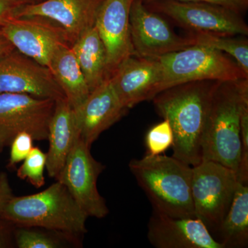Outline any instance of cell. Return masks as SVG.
<instances>
[{
  "label": "cell",
  "instance_id": "cell-1",
  "mask_svg": "<svg viewBox=\"0 0 248 248\" xmlns=\"http://www.w3.org/2000/svg\"><path fill=\"white\" fill-rule=\"evenodd\" d=\"M218 81L204 80L177 85L152 99L156 112L172 126V156L191 166L202 160V137Z\"/></svg>",
  "mask_w": 248,
  "mask_h": 248
},
{
  "label": "cell",
  "instance_id": "cell-2",
  "mask_svg": "<svg viewBox=\"0 0 248 248\" xmlns=\"http://www.w3.org/2000/svg\"><path fill=\"white\" fill-rule=\"evenodd\" d=\"M246 100L248 79L218 81L202 137V161L219 163L237 174L242 155L240 117Z\"/></svg>",
  "mask_w": 248,
  "mask_h": 248
},
{
  "label": "cell",
  "instance_id": "cell-3",
  "mask_svg": "<svg viewBox=\"0 0 248 248\" xmlns=\"http://www.w3.org/2000/svg\"><path fill=\"white\" fill-rule=\"evenodd\" d=\"M88 215L57 181L38 193L13 197L0 218L15 226L40 228L73 239L87 232Z\"/></svg>",
  "mask_w": 248,
  "mask_h": 248
},
{
  "label": "cell",
  "instance_id": "cell-4",
  "mask_svg": "<svg viewBox=\"0 0 248 248\" xmlns=\"http://www.w3.org/2000/svg\"><path fill=\"white\" fill-rule=\"evenodd\" d=\"M129 169L153 210L172 217H196L190 165L174 156L148 154L130 161Z\"/></svg>",
  "mask_w": 248,
  "mask_h": 248
},
{
  "label": "cell",
  "instance_id": "cell-5",
  "mask_svg": "<svg viewBox=\"0 0 248 248\" xmlns=\"http://www.w3.org/2000/svg\"><path fill=\"white\" fill-rule=\"evenodd\" d=\"M157 59L163 68L161 92L192 81L248 79V75L234 60L226 54L205 46H191Z\"/></svg>",
  "mask_w": 248,
  "mask_h": 248
},
{
  "label": "cell",
  "instance_id": "cell-6",
  "mask_svg": "<svg viewBox=\"0 0 248 248\" xmlns=\"http://www.w3.org/2000/svg\"><path fill=\"white\" fill-rule=\"evenodd\" d=\"M192 167V197L196 217L218 230L234 197L237 174L219 163L203 160Z\"/></svg>",
  "mask_w": 248,
  "mask_h": 248
},
{
  "label": "cell",
  "instance_id": "cell-7",
  "mask_svg": "<svg viewBox=\"0 0 248 248\" xmlns=\"http://www.w3.org/2000/svg\"><path fill=\"white\" fill-rule=\"evenodd\" d=\"M143 2L148 9L164 14L191 32L232 37L248 34L247 24L240 14L219 5L177 0Z\"/></svg>",
  "mask_w": 248,
  "mask_h": 248
},
{
  "label": "cell",
  "instance_id": "cell-8",
  "mask_svg": "<svg viewBox=\"0 0 248 248\" xmlns=\"http://www.w3.org/2000/svg\"><path fill=\"white\" fill-rule=\"evenodd\" d=\"M104 169V165L93 157L91 147L78 137L57 177L88 217L102 218L109 213L97 189L98 177Z\"/></svg>",
  "mask_w": 248,
  "mask_h": 248
},
{
  "label": "cell",
  "instance_id": "cell-9",
  "mask_svg": "<svg viewBox=\"0 0 248 248\" xmlns=\"http://www.w3.org/2000/svg\"><path fill=\"white\" fill-rule=\"evenodd\" d=\"M55 102L25 94H0V153L22 132L34 141L47 140Z\"/></svg>",
  "mask_w": 248,
  "mask_h": 248
},
{
  "label": "cell",
  "instance_id": "cell-10",
  "mask_svg": "<svg viewBox=\"0 0 248 248\" xmlns=\"http://www.w3.org/2000/svg\"><path fill=\"white\" fill-rule=\"evenodd\" d=\"M130 31L135 55L157 58L196 45L192 35L182 37L161 16L146 7L143 0H133Z\"/></svg>",
  "mask_w": 248,
  "mask_h": 248
},
{
  "label": "cell",
  "instance_id": "cell-11",
  "mask_svg": "<svg viewBox=\"0 0 248 248\" xmlns=\"http://www.w3.org/2000/svg\"><path fill=\"white\" fill-rule=\"evenodd\" d=\"M1 34L15 49L47 68L59 48L71 45L60 26L41 17L11 18L4 24Z\"/></svg>",
  "mask_w": 248,
  "mask_h": 248
},
{
  "label": "cell",
  "instance_id": "cell-12",
  "mask_svg": "<svg viewBox=\"0 0 248 248\" xmlns=\"http://www.w3.org/2000/svg\"><path fill=\"white\" fill-rule=\"evenodd\" d=\"M6 93L66 99L50 69L16 49L0 59V94Z\"/></svg>",
  "mask_w": 248,
  "mask_h": 248
},
{
  "label": "cell",
  "instance_id": "cell-13",
  "mask_svg": "<svg viewBox=\"0 0 248 248\" xmlns=\"http://www.w3.org/2000/svg\"><path fill=\"white\" fill-rule=\"evenodd\" d=\"M109 79L122 104L131 108L161 92L162 66L157 58L133 55L124 60Z\"/></svg>",
  "mask_w": 248,
  "mask_h": 248
},
{
  "label": "cell",
  "instance_id": "cell-14",
  "mask_svg": "<svg viewBox=\"0 0 248 248\" xmlns=\"http://www.w3.org/2000/svg\"><path fill=\"white\" fill-rule=\"evenodd\" d=\"M148 239L156 248H224L197 217H172L153 210Z\"/></svg>",
  "mask_w": 248,
  "mask_h": 248
},
{
  "label": "cell",
  "instance_id": "cell-15",
  "mask_svg": "<svg viewBox=\"0 0 248 248\" xmlns=\"http://www.w3.org/2000/svg\"><path fill=\"white\" fill-rule=\"evenodd\" d=\"M104 0H45L23 5L15 17L46 18L66 32L71 45L85 31L95 25L96 18Z\"/></svg>",
  "mask_w": 248,
  "mask_h": 248
},
{
  "label": "cell",
  "instance_id": "cell-16",
  "mask_svg": "<svg viewBox=\"0 0 248 248\" xmlns=\"http://www.w3.org/2000/svg\"><path fill=\"white\" fill-rule=\"evenodd\" d=\"M133 0H104L98 11L95 27L107 53L108 78L121 63L135 55L130 31Z\"/></svg>",
  "mask_w": 248,
  "mask_h": 248
},
{
  "label": "cell",
  "instance_id": "cell-17",
  "mask_svg": "<svg viewBox=\"0 0 248 248\" xmlns=\"http://www.w3.org/2000/svg\"><path fill=\"white\" fill-rule=\"evenodd\" d=\"M128 110L121 102L110 79H106L75 110L79 138L91 147L103 132L118 122Z\"/></svg>",
  "mask_w": 248,
  "mask_h": 248
},
{
  "label": "cell",
  "instance_id": "cell-18",
  "mask_svg": "<svg viewBox=\"0 0 248 248\" xmlns=\"http://www.w3.org/2000/svg\"><path fill=\"white\" fill-rule=\"evenodd\" d=\"M79 137L76 112L66 99L55 102L48 125L49 148L46 169L49 177H58L76 138Z\"/></svg>",
  "mask_w": 248,
  "mask_h": 248
},
{
  "label": "cell",
  "instance_id": "cell-19",
  "mask_svg": "<svg viewBox=\"0 0 248 248\" xmlns=\"http://www.w3.org/2000/svg\"><path fill=\"white\" fill-rule=\"evenodd\" d=\"M49 69L75 110L89 97L91 91L78 64L71 45L62 46L50 60Z\"/></svg>",
  "mask_w": 248,
  "mask_h": 248
},
{
  "label": "cell",
  "instance_id": "cell-20",
  "mask_svg": "<svg viewBox=\"0 0 248 248\" xmlns=\"http://www.w3.org/2000/svg\"><path fill=\"white\" fill-rule=\"evenodd\" d=\"M71 46L91 93L109 78L107 49L95 26L85 31Z\"/></svg>",
  "mask_w": 248,
  "mask_h": 248
},
{
  "label": "cell",
  "instance_id": "cell-21",
  "mask_svg": "<svg viewBox=\"0 0 248 248\" xmlns=\"http://www.w3.org/2000/svg\"><path fill=\"white\" fill-rule=\"evenodd\" d=\"M217 231L220 236L217 241L224 248L247 247L248 182L237 181L231 206Z\"/></svg>",
  "mask_w": 248,
  "mask_h": 248
},
{
  "label": "cell",
  "instance_id": "cell-22",
  "mask_svg": "<svg viewBox=\"0 0 248 248\" xmlns=\"http://www.w3.org/2000/svg\"><path fill=\"white\" fill-rule=\"evenodd\" d=\"M196 45L205 46L231 55L240 68L248 75V42L232 36L191 32Z\"/></svg>",
  "mask_w": 248,
  "mask_h": 248
},
{
  "label": "cell",
  "instance_id": "cell-23",
  "mask_svg": "<svg viewBox=\"0 0 248 248\" xmlns=\"http://www.w3.org/2000/svg\"><path fill=\"white\" fill-rule=\"evenodd\" d=\"M62 238L69 239L65 235H52L29 227L16 226L14 229L15 245L19 248H59L63 247Z\"/></svg>",
  "mask_w": 248,
  "mask_h": 248
},
{
  "label": "cell",
  "instance_id": "cell-24",
  "mask_svg": "<svg viewBox=\"0 0 248 248\" xmlns=\"http://www.w3.org/2000/svg\"><path fill=\"white\" fill-rule=\"evenodd\" d=\"M23 161L17 169V177L27 180L36 188L42 187L45 184L44 174L46 166V153L37 147H33Z\"/></svg>",
  "mask_w": 248,
  "mask_h": 248
},
{
  "label": "cell",
  "instance_id": "cell-25",
  "mask_svg": "<svg viewBox=\"0 0 248 248\" xmlns=\"http://www.w3.org/2000/svg\"><path fill=\"white\" fill-rule=\"evenodd\" d=\"M174 135L169 121L165 120L156 124L148 132L146 143L148 154H162L172 146Z\"/></svg>",
  "mask_w": 248,
  "mask_h": 248
},
{
  "label": "cell",
  "instance_id": "cell-26",
  "mask_svg": "<svg viewBox=\"0 0 248 248\" xmlns=\"http://www.w3.org/2000/svg\"><path fill=\"white\" fill-rule=\"evenodd\" d=\"M33 138L27 132L18 134L10 145L11 152L8 167L14 169L16 165L24 161L32 149Z\"/></svg>",
  "mask_w": 248,
  "mask_h": 248
},
{
  "label": "cell",
  "instance_id": "cell-27",
  "mask_svg": "<svg viewBox=\"0 0 248 248\" xmlns=\"http://www.w3.org/2000/svg\"><path fill=\"white\" fill-rule=\"evenodd\" d=\"M143 1H150L153 0H143ZM177 1L205 2L219 5L239 14L242 11H246L248 6V0H177Z\"/></svg>",
  "mask_w": 248,
  "mask_h": 248
},
{
  "label": "cell",
  "instance_id": "cell-28",
  "mask_svg": "<svg viewBox=\"0 0 248 248\" xmlns=\"http://www.w3.org/2000/svg\"><path fill=\"white\" fill-rule=\"evenodd\" d=\"M23 5L19 0H0V33L6 22L15 17L17 10Z\"/></svg>",
  "mask_w": 248,
  "mask_h": 248
},
{
  "label": "cell",
  "instance_id": "cell-29",
  "mask_svg": "<svg viewBox=\"0 0 248 248\" xmlns=\"http://www.w3.org/2000/svg\"><path fill=\"white\" fill-rule=\"evenodd\" d=\"M14 196L8 174L4 172H0V217Z\"/></svg>",
  "mask_w": 248,
  "mask_h": 248
},
{
  "label": "cell",
  "instance_id": "cell-30",
  "mask_svg": "<svg viewBox=\"0 0 248 248\" xmlns=\"http://www.w3.org/2000/svg\"><path fill=\"white\" fill-rule=\"evenodd\" d=\"M14 225L0 218V248H11L15 245Z\"/></svg>",
  "mask_w": 248,
  "mask_h": 248
},
{
  "label": "cell",
  "instance_id": "cell-31",
  "mask_svg": "<svg viewBox=\"0 0 248 248\" xmlns=\"http://www.w3.org/2000/svg\"><path fill=\"white\" fill-rule=\"evenodd\" d=\"M14 49L12 44L2 34L0 33V59L6 56Z\"/></svg>",
  "mask_w": 248,
  "mask_h": 248
},
{
  "label": "cell",
  "instance_id": "cell-32",
  "mask_svg": "<svg viewBox=\"0 0 248 248\" xmlns=\"http://www.w3.org/2000/svg\"><path fill=\"white\" fill-rule=\"evenodd\" d=\"M19 1H20L23 4L27 5L37 4V3L42 2L45 0H19Z\"/></svg>",
  "mask_w": 248,
  "mask_h": 248
}]
</instances>
